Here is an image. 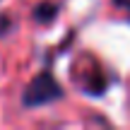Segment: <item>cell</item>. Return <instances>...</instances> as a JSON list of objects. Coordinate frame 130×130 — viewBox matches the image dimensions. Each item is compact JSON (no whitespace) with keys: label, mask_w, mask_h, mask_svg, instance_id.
Listing matches in <instances>:
<instances>
[{"label":"cell","mask_w":130,"mask_h":130,"mask_svg":"<svg viewBox=\"0 0 130 130\" xmlns=\"http://www.w3.org/2000/svg\"><path fill=\"white\" fill-rule=\"evenodd\" d=\"M12 29H14V19L10 14H0V36H7Z\"/></svg>","instance_id":"cell-3"},{"label":"cell","mask_w":130,"mask_h":130,"mask_svg":"<svg viewBox=\"0 0 130 130\" xmlns=\"http://www.w3.org/2000/svg\"><path fill=\"white\" fill-rule=\"evenodd\" d=\"M113 5H116L118 10H123V14H125V19L130 24V0H113Z\"/></svg>","instance_id":"cell-4"},{"label":"cell","mask_w":130,"mask_h":130,"mask_svg":"<svg viewBox=\"0 0 130 130\" xmlns=\"http://www.w3.org/2000/svg\"><path fill=\"white\" fill-rule=\"evenodd\" d=\"M58 12H60V5L58 3H48V0H43V3H39L36 7H34V19L36 22H41V24H48V22H53V19L58 17Z\"/></svg>","instance_id":"cell-2"},{"label":"cell","mask_w":130,"mask_h":130,"mask_svg":"<svg viewBox=\"0 0 130 130\" xmlns=\"http://www.w3.org/2000/svg\"><path fill=\"white\" fill-rule=\"evenodd\" d=\"M65 96L60 82L56 79L51 68H43L31 82L27 84L22 94V106L24 108H41V106H48V104H56Z\"/></svg>","instance_id":"cell-1"},{"label":"cell","mask_w":130,"mask_h":130,"mask_svg":"<svg viewBox=\"0 0 130 130\" xmlns=\"http://www.w3.org/2000/svg\"><path fill=\"white\" fill-rule=\"evenodd\" d=\"M0 3H3V0H0Z\"/></svg>","instance_id":"cell-5"}]
</instances>
